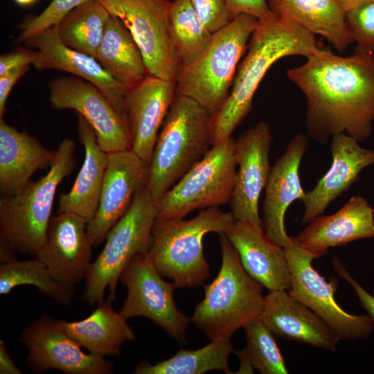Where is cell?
Here are the masks:
<instances>
[{
	"mask_svg": "<svg viewBox=\"0 0 374 374\" xmlns=\"http://www.w3.org/2000/svg\"><path fill=\"white\" fill-rule=\"evenodd\" d=\"M345 20L356 47L374 53V0L364 1L346 12Z\"/></svg>",
	"mask_w": 374,
	"mask_h": 374,
	"instance_id": "36",
	"label": "cell"
},
{
	"mask_svg": "<svg viewBox=\"0 0 374 374\" xmlns=\"http://www.w3.org/2000/svg\"><path fill=\"white\" fill-rule=\"evenodd\" d=\"M91 0H52L39 15L30 16L20 26L16 42H25L41 31L55 26L70 11Z\"/></svg>",
	"mask_w": 374,
	"mask_h": 374,
	"instance_id": "35",
	"label": "cell"
},
{
	"mask_svg": "<svg viewBox=\"0 0 374 374\" xmlns=\"http://www.w3.org/2000/svg\"><path fill=\"white\" fill-rule=\"evenodd\" d=\"M110 15L119 18L137 44L148 75L177 80L181 64L169 34L168 0H98Z\"/></svg>",
	"mask_w": 374,
	"mask_h": 374,
	"instance_id": "11",
	"label": "cell"
},
{
	"mask_svg": "<svg viewBox=\"0 0 374 374\" xmlns=\"http://www.w3.org/2000/svg\"><path fill=\"white\" fill-rule=\"evenodd\" d=\"M234 353L240 359V366L239 369L236 372H233V373H253L254 368L252 366L244 350L242 348L241 350L234 351Z\"/></svg>",
	"mask_w": 374,
	"mask_h": 374,
	"instance_id": "43",
	"label": "cell"
},
{
	"mask_svg": "<svg viewBox=\"0 0 374 374\" xmlns=\"http://www.w3.org/2000/svg\"><path fill=\"white\" fill-rule=\"evenodd\" d=\"M342 10L346 12L356 6L368 0H336Z\"/></svg>",
	"mask_w": 374,
	"mask_h": 374,
	"instance_id": "44",
	"label": "cell"
},
{
	"mask_svg": "<svg viewBox=\"0 0 374 374\" xmlns=\"http://www.w3.org/2000/svg\"><path fill=\"white\" fill-rule=\"evenodd\" d=\"M231 338L211 341L197 349L181 348L172 357L151 364L141 361L134 369V374H202L211 371H222L232 374L228 360L234 353Z\"/></svg>",
	"mask_w": 374,
	"mask_h": 374,
	"instance_id": "30",
	"label": "cell"
},
{
	"mask_svg": "<svg viewBox=\"0 0 374 374\" xmlns=\"http://www.w3.org/2000/svg\"><path fill=\"white\" fill-rule=\"evenodd\" d=\"M157 216V204L145 186L136 193L127 213L115 224L106 236L105 244L85 275L84 301L90 304L115 299L121 275L137 254L149 251L152 231Z\"/></svg>",
	"mask_w": 374,
	"mask_h": 374,
	"instance_id": "8",
	"label": "cell"
},
{
	"mask_svg": "<svg viewBox=\"0 0 374 374\" xmlns=\"http://www.w3.org/2000/svg\"><path fill=\"white\" fill-rule=\"evenodd\" d=\"M307 101L308 136L320 143L346 134L362 143L374 121V53L355 48L348 57L320 50L287 71Z\"/></svg>",
	"mask_w": 374,
	"mask_h": 374,
	"instance_id": "1",
	"label": "cell"
},
{
	"mask_svg": "<svg viewBox=\"0 0 374 374\" xmlns=\"http://www.w3.org/2000/svg\"><path fill=\"white\" fill-rule=\"evenodd\" d=\"M373 211H374V208H373Z\"/></svg>",
	"mask_w": 374,
	"mask_h": 374,
	"instance_id": "46",
	"label": "cell"
},
{
	"mask_svg": "<svg viewBox=\"0 0 374 374\" xmlns=\"http://www.w3.org/2000/svg\"><path fill=\"white\" fill-rule=\"evenodd\" d=\"M270 10L313 35L326 39L339 52L354 42L345 12L336 0H267Z\"/></svg>",
	"mask_w": 374,
	"mask_h": 374,
	"instance_id": "28",
	"label": "cell"
},
{
	"mask_svg": "<svg viewBox=\"0 0 374 374\" xmlns=\"http://www.w3.org/2000/svg\"><path fill=\"white\" fill-rule=\"evenodd\" d=\"M148 165L132 150L108 154L97 211L87 224L93 244H100L127 213L136 193L145 186Z\"/></svg>",
	"mask_w": 374,
	"mask_h": 374,
	"instance_id": "16",
	"label": "cell"
},
{
	"mask_svg": "<svg viewBox=\"0 0 374 374\" xmlns=\"http://www.w3.org/2000/svg\"><path fill=\"white\" fill-rule=\"evenodd\" d=\"M225 235L238 253L245 271L269 291L288 290L290 272L285 249L263 229L235 221Z\"/></svg>",
	"mask_w": 374,
	"mask_h": 374,
	"instance_id": "24",
	"label": "cell"
},
{
	"mask_svg": "<svg viewBox=\"0 0 374 374\" xmlns=\"http://www.w3.org/2000/svg\"><path fill=\"white\" fill-rule=\"evenodd\" d=\"M308 139L296 134L288 143L283 155L271 166L265 186L262 205V228L267 236L285 248L291 242L285 229V215L289 206L305 195L299 168L308 148Z\"/></svg>",
	"mask_w": 374,
	"mask_h": 374,
	"instance_id": "19",
	"label": "cell"
},
{
	"mask_svg": "<svg viewBox=\"0 0 374 374\" xmlns=\"http://www.w3.org/2000/svg\"><path fill=\"white\" fill-rule=\"evenodd\" d=\"M259 319L280 338L334 352L339 341L329 326L287 290L264 296Z\"/></svg>",
	"mask_w": 374,
	"mask_h": 374,
	"instance_id": "22",
	"label": "cell"
},
{
	"mask_svg": "<svg viewBox=\"0 0 374 374\" xmlns=\"http://www.w3.org/2000/svg\"><path fill=\"white\" fill-rule=\"evenodd\" d=\"M37 52L33 64L38 70H59L84 79L99 89L112 104L125 114L127 89L115 79L93 56L66 46L60 39L55 26L48 28L26 42Z\"/></svg>",
	"mask_w": 374,
	"mask_h": 374,
	"instance_id": "20",
	"label": "cell"
},
{
	"mask_svg": "<svg viewBox=\"0 0 374 374\" xmlns=\"http://www.w3.org/2000/svg\"><path fill=\"white\" fill-rule=\"evenodd\" d=\"M75 143L63 139L48 172L17 194L0 199V246L35 256L45 242L56 190L75 166Z\"/></svg>",
	"mask_w": 374,
	"mask_h": 374,
	"instance_id": "6",
	"label": "cell"
},
{
	"mask_svg": "<svg viewBox=\"0 0 374 374\" xmlns=\"http://www.w3.org/2000/svg\"><path fill=\"white\" fill-rule=\"evenodd\" d=\"M36 57V51L21 48L1 55L0 57V75L17 69L30 66V64H34Z\"/></svg>",
	"mask_w": 374,
	"mask_h": 374,
	"instance_id": "40",
	"label": "cell"
},
{
	"mask_svg": "<svg viewBox=\"0 0 374 374\" xmlns=\"http://www.w3.org/2000/svg\"><path fill=\"white\" fill-rule=\"evenodd\" d=\"M219 242L222 265L217 276L204 286L190 321L211 341L231 338L238 329L259 319L263 286L244 269L238 253L225 234Z\"/></svg>",
	"mask_w": 374,
	"mask_h": 374,
	"instance_id": "5",
	"label": "cell"
},
{
	"mask_svg": "<svg viewBox=\"0 0 374 374\" xmlns=\"http://www.w3.org/2000/svg\"><path fill=\"white\" fill-rule=\"evenodd\" d=\"M30 285L62 305L72 302L75 291L57 283L46 265L36 256L30 260L17 258L0 266V294L8 295L16 287Z\"/></svg>",
	"mask_w": 374,
	"mask_h": 374,
	"instance_id": "33",
	"label": "cell"
},
{
	"mask_svg": "<svg viewBox=\"0 0 374 374\" xmlns=\"http://www.w3.org/2000/svg\"><path fill=\"white\" fill-rule=\"evenodd\" d=\"M55 150L46 148L26 132H19L0 118V192H20L39 169L50 167Z\"/></svg>",
	"mask_w": 374,
	"mask_h": 374,
	"instance_id": "25",
	"label": "cell"
},
{
	"mask_svg": "<svg viewBox=\"0 0 374 374\" xmlns=\"http://www.w3.org/2000/svg\"><path fill=\"white\" fill-rule=\"evenodd\" d=\"M119 281L127 288L120 312L126 318L143 317L164 330L172 338L186 341L190 319L176 306V285L159 274L148 252L137 254L123 269Z\"/></svg>",
	"mask_w": 374,
	"mask_h": 374,
	"instance_id": "12",
	"label": "cell"
},
{
	"mask_svg": "<svg viewBox=\"0 0 374 374\" xmlns=\"http://www.w3.org/2000/svg\"><path fill=\"white\" fill-rule=\"evenodd\" d=\"M211 118L198 103L176 94L148 165L145 186L157 204L211 148Z\"/></svg>",
	"mask_w": 374,
	"mask_h": 374,
	"instance_id": "3",
	"label": "cell"
},
{
	"mask_svg": "<svg viewBox=\"0 0 374 374\" xmlns=\"http://www.w3.org/2000/svg\"><path fill=\"white\" fill-rule=\"evenodd\" d=\"M169 34L181 67L197 60L208 46L213 37V33L199 19L189 0L171 2Z\"/></svg>",
	"mask_w": 374,
	"mask_h": 374,
	"instance_id": "32",
	"label": "cell"
},
{
	"mask_svg": "<svg viewBox=\"0 0 374 374\" xmlns=\"http://www.w3.org/2000/svg\"><path fill=\"white\" fill-rule=\"evenodd\" d=\"M28 350L26 364L33 372L56 369L67 374H111L114 365L105 357L85 353L48 314L25 327L19 336Z\"/></svg>",
	"mask_w": 374,
	"mask_h": 374,
	"instance_id": "14",
	"label": "cell"
},
{
	"mask_svg": "<svg viewBox=\"0 0 374 374\" xmlns=\"http://www.w3.org/2000/svg\"><path fill=\"white\" fill-rule=\"evenodd\" d=\"M87 226V222L79 215L58 213L51 218L45 242L35 256L57 283L73 291L91 263L93 244Z\"/></svg>",
	"mask_w": 374,
	"mask_h": 374,
	"instance_id": "17",
	"label": "cell"
},
{
	"mask_svg": "<svg viewBox=\"0 0 374 374\" xmlns=\"http://www.w3.org/2000/svg\"><path fill=\"white\" fill-rule=\"evenodd\" d=\"M51 106L73 109L93 129L97 141L107 153L131 150V137L125 114L112 104L93 84L70 75L49 82Z\"/></svg>",
	"mask_w": 374,
	"mask_h": 374,
	"instance_id": "13",
	"label": "cell"
},
{
	"mask_svg": "<svg viewBox=\"0 0 374 374\" xmlns=\"http://www.w3.org/2000/svg\"><path fill=\"white\" fill-rule=\"evenodd\" d=\"M235 222L231 212L218 207L204 208L187 220L157 218L148 253L159 274L177 288L197 287L210 276V265L204 254V235L225 234Z\"/></svg>",
	"mask_w": 374,
	"mask_h": 374,
	"instance_id": "4",
	"label": "cell"
},
{
	"mask_svg": "<svg viewBox=\"0 0 374 374\" xmlns=\"http://www.w3.org/2000/svg\"><path fill=\"white\" fill-rule=\"evenodd\" d=\"M315 35L271 12L258 19L231 91L211 118L212 145L229 139L252 108L255 93L269 68L292 55L308 57L320 50Z\"/></svg>",
	"mask_w": 374,
	"mask_h": 374,
	"instance_id": "2",
	"label": "cell"
},
{
	"mask_svg": "<svg viewBox=\"0 0 374 374\" xmlns=\"http://www.w3.org/2000/svg\"><path fill=\"white\" fill-rule=\"evenodd\" d=\"M332 266L338 276L346 280L355 292L361 306L366 311L368 315L374 321V294L366 290L345 268L340 260L334 256Z\"/></svg>",
	"mask_w": 374,
	"mask_h": 374,
	"instance_id": "38",
	"label": "cell"
},
{
	"mask_svg": "<svg viewBox=\"0 0 374 374\" xmlns=\"http://www.w3.org/2000/svg\"><path fill=\"white\" fill-rule=\"evenodd\" d=\"M235 141L231 136L213 145L163 196L157 218H184L196 209L229 203L237 174Z\"/></svg>",
	"mask_w": 374,
	"mask_h": 374,
	"instance_id": "9",
	"label": "cell"
},
{
	"mask_svg": "<svg viewBox=\"0 0 374 374\" xmlns=\"http://www.w3.org/2000/svg\"><path fill=\"white\" fill-rule=\"evenodd\" d=\"M17 3L21 6H29L33 3L36 0H14Z\"/></svg>",
	"mask_w": 374,
	"mask_h": 374,
	"instance_id": "45",
	"label": "cell"
},
{
	"mask_svg": "<svg viewBox=\"0 0 374 374\" xmlns=\"http://www.w3.org/2000/svg\"><path fill=\"white\" fill-rule=\"evenodd\" d=\"M247 345L243 349L254 369L262 374L289 373L274 334L258 319L244 328Z\"/></svg>",
	"mask_w": 374,
	"mask_h": 374,
	"instance_id": "34",
	"label": "cell"
},
{
	"mask_svg": "<svg viewBox=\"0 0 374 374\" xmlns=\"http://www.w3.org/2000/svg\"><path fill=\"white\" fill-rule=\"evenodd\" d=\"M94 57L127 89L140 83L148 75L141 52L131 33L112 15Z\"/></svg>",
	"mask_w": 374,
	"mask_h": 374,
	"instance_id": "29",
	"label": "cell"
},
{
	"mask_svg": "<svg viewBox=\"0 0 374 374\" xmlns=\"http://www.w3.org/2000/svg\"><path fill=\"white\" fill-rule=\"evenodd\" d=\"M258 19L240 14L213 34L210 44L193 63L182 66L176 81L177 94L188 97L212 116L226 100L238 65Z\"/></svg>",
	"mask_w": 374,
	"mask_h": 374,
	"instance_id": "7",
	"label": "cell"
},
{
	"mask_svg": "<svg viewBox=\"0 0 374 374\" xmlns=\"http://www.w3.org/2000/svg\"><path fill=\"white\" fill-rule=\"evenodd\" d=\"M0 373L21 374L22 372L15 364L3 340L0 341Z\"/></svg>",
	"mask_w": 374,
	"mask_h": 374,
	"instance_id": "42",
	"label": "cell"
},
{
	"mask_svg": "<svg viewBox=\"0 0 374 374\" xmlns=\"http://www.w3.org/2000/svg\"><path fill=\"white\" fill-rule=\"evenodd\" d=\"M176 94L175 82L150 75L127 90L124 109L131 137V150L148 165L159 130Z\"/></svg>",
	"mask_w": 374,
	"mask_h": 374,
	"instance_id": "18",
	"label": "cell"
},
{
	"mask_svg": "<svg viewBox=\"0 0 374 374\" xmlns=\"http://www.w3.org/2000/svg\"><path fill=\"white\" fill-rule=\"evenodd\" d=\"M272 140L269 125L261 121L235 141L238 169L229 202L231 213L235 221L247 222L262 229L258 202L271 169L269 156Z\"/></svg>",
	"mask_w": 374,
	"mask_h": 374,
	"instance_id": "15",
	"label": "cell"
},
{
	"mask_svg": "<svg viewBox=\"0 0 374 374\" xmlns=\"http://www.w3.org/2000/svg\"><path fill=\"white\" fill-rule=\"evenodd\" d=\"M77 117L78 133L84 147V158L71 188L60 195L58 213H75L84 217L88 224L98 209L108 153L99 145L89 123L78 114Z\"/></svg>",
	"mask_w": 374,
	"mask_h": 374,
	"instance_id": "26",
	"label": "cell"
},
{
	"mask_svg": "<svg viewBox=\"0 0 374 374\" xmlns=\"http://www.w3.org/2000/svg\"><path fill=\"white\" fill-rule=\"evenodd\" d=\"M30 66L10 71L0 75V118L5 113L8 96L16 82L28 71Z\"/></svg>",
	"mask_w": 374,
	"mask_h": 374,
	"instance_id": "41",
	"label": "cell"
},
{
	"mask_svg": "<svg viewBox=\"0 0 374 374\" xmlns=\"http://www.w3.org/2000/svg\"><path fill=\"white\" fill-rule=\"evenodd\" d=\"M109 17V12L98 0H91L70 11L55 26L66 46L95 57Z\"/></svg>",
	"mask_w": 374,
	"mask_h": 374,
	"instance_id": "31",
	"label": "cell"
},
{
	"mask_svg": "<svg viewBox=\"0 0 374 374\" xmlns=\"http://www.w3.org/2000/svg\"><path fill=\"white\" fill-rule=\"evenodd\" d=\"M226 1L233 19L238 15L247 14L260 19L272 12L267 0H226Z\"/></svg>",
	"mask_w": 374,
	"mask_h": 374,
	"instance_id": "39",
	"label": "cell"
},
{
	"mask_svg": "<svg viewBox=\"0 0 374 374\" xmlns=\"http://www.w3.org/2000/svg\"><path fill=\"white\" fill-rule=\"evenodd\" d=\"M294 236L298 244L314 259L331 247L374 237V211L362 196L351 197L336 213L319 215Z\"/></svg>",
	"mask_w": 374,
	"mask_h": 374,
	"instance_id": "23",
	"label": "cell"
},
{
	"mask_svg": "<svg viewBox=\"0 0 374 374\" xmlns=\"http://www.w3.org/2000/svg\"><path fill=\"white\" fill-rule=\"evenodd\" d=\"M284 249L290 272L289 293L317 314L339 340L353 341L369 336L374 321L368 314H349L336 302L337 279L332 276L327 281L313 267L314 257L298 244L294 236Z\"/></svg>",
	"mask_w": 374,
	"mask_h": 374,
	"instance_id": "10",
	"label": "cell"
},
{
	"mask_svg": "<svg viewBox=\"0 0 374 374\" xmlns=\"http://www.w3.org/2000/svg\"><path fill=\"white\" fill-rule=\"evenodd\" d=\"M330 151V168L301 199L304 207L302 224L322 215L331 202L359 179L364 168L374 164V150L361 147L357 139L346 134L332 137Z\"/></svg>",
	"mask_w": 374,
	"mask_h": 374,
	"instance_id": "21",
	"label": "cell"
},
{
	"mask_svg": "<svg viewBox=\"0 0 374 374\" xmlns=\"http://www.w3.org/2000/svg\"><path fill=\"white\" fill-rule=\"evenodd\" d=\"M109 300L98 304L87 317L78 321L57 320L59 327L81 347L96 355L119 356L122 346L136 336L127 319L115 311Z\"/></svg>",
	"mask_w": 374,
	"mask_h": 374,
	"instance_id": "27",
	"label": "cell"
},
{
	"mask_svg": "<svg viewBox=\"0 0 374 374\" xmlns=\"http://www.w3.org/2000/svg\"><path fill=\"white\" fill-rule=\"evenodd\" d=\"M203 25L215 33L233 19L226 0H189Z\"/></svg>",
	"mask_w": 374,
	"mask_h": 374,
	"instance_id": "37",
	"label": "cell"
}]
</instances>
